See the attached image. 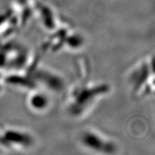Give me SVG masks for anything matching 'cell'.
Here are the masks:
<instances>
[{"label": "cell", "mask_w": 155, "mask_h": 155, "mask_svg": "<svg viewBox=\"0 0 155 155\" xmlns=\"http://www.w3.org/2000/svg\"><path fill=\"white\" fill-rule=\"evenodd\" d=\"M83 143L85 146L93 150L100 151L102 152L110 153L114 147L110 142L102 139L100 136L94 133H86L83 136Z\"/></svg>", "instance_id": "6da1fadb"}, {"label": "cell", "mask_w": 155, "mask_h": 155, "mask_svg": "<svg viewBox=\"0 0 155 155\" xmlns=\"http://www.w3.org/2000/svg\"><path fill=\"white\" fill-rule=\"evenodd\" d=\"M3 80H4V79H3L2 75L1 72H0V91H1V89H2V83Z\"/></svg>", "instance_id": "3957f363"}, {"label": "cell", "mask_w": 155, "mask_h": 155, "mask_svg": "<svg viewBox=\"0 0 155 155\" xmlns=\"http://www.w3.org/2000/svg\"><path fill=\"white\" fill-rule=\"evenodd\" d=\"M48 101L45 97L42 94H35L32 97L30 100V104L35 109L44 108L47 106Z\"/></svg>", "instance_id": "7a4b0ae2"}]
</instances>
